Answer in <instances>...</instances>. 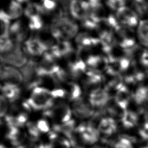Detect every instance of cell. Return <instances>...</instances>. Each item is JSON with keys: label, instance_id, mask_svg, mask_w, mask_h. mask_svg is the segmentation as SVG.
Here are the masks:
<instances>
[{"label": "cell", "instance_id": "6da1fadb", "mask_svg": "<svg viewBox=\"0 0 148 148\" xmlns=\"http://www.w3.org/2000/svg\"><path fill=\"white\" fill-rule=\"evenodd\" d=\"M101 136L95 124L91 122H84L76 126L69 139L72 145L82 148L84 146L96 145Z\"/></svg>", "mask_w": 148, "mask_h": 148}, {"label": "cell", "instance_id": "7a4b0ae2", "mask_svg": "<svg viewBox=\"0 0 148 148\" xmlns=\"http://www.w3.org/2000/svg\"><path fill=\"white\" fill-rule=\"evenodd\" d=\"M114 42L124 49L131 50L138 45L135 29L120 25L116 29Z\"/></svg>", "mask_w": 148, "mask_h": 148}, {"label": "cell", "instance_id": "3957f363", "mask_svg": "<svg viewBox=\"0 0 148 148\" xmlns=\"http://www.w3.org/2000/svg\"><path fill=\"white\" fill-rule=\"evenodd\" d=\"M111 95L106 88L98 87L91 89L87 101L95 110H102L106 108L111 100Z\"/></svg>", "mask_w": 148, "mask_h": 148}, {"label": "cell", "instance_id": "277c9868", "mask_svg": "<svg viewBox=\"0 0 148 148\" xmlns=\"http://www.w3.org/2000/svg\"><path fill=\"white\" fill-rule=\"evenodd\" d=\"M0 60L15 68L23 67L28 62L27 57L24 54L21 46L19 43H16L12 51L0 54Z\"/></svg>", "mask_w": 148, "mask_h": 148}, {"label": "cell", "instance_id": "5b68a950", "mask_svg": "<svg viewBox=\"0 0 148 148\" xmlns=\"http://www.w3.org/2000/svg\"><path fill=\"white\" fill-rule=\"evenodd\" d=\"M114 13L120 25L132 29H135L140 19L135 10L130 6H125Z\"/></svg>", "mask_w": 148, "mask_h": 148}, {"label": "cell", "instance_id": "8992f818", "mask_svg": "<svg viewBox=\"0 0 148 148\" xmlns=\"http://www.w3.org/2000/svg\"><path fill=\"white\" fill-rule=\"evenodd\" d=\"M73 115L79 119H86L92 117L95 114V110L90 105L88 101L80 98L72 102L71 108Z\"/></svg>", "mask_w": 148, "mask_h": 148}, {"label": "cell", "instance_id": "52a82bcc", "mask_svg": "<svg viewBox=\"0 0 148 148\" xmlns=\"http://www.w3.org/2000/svg\"><path fill=\"white\" fill-rule=\"evenodd\" d=\"M52 24L57 25L60 29L64 40L72 38L78 31V25L74 21L65 14L58 20L53 22Z\"/></svg>", "mask_w": 148, "mask_h": 148}, {"label": "cell", "instance_id": "ba28073f", "mask_svg": "<svg viewBox=\"0 0 148 148\" xmlns=\"http://www.w3.org/2000/svg\"><path fill=\"white\" fill-rule=\"evenodd\" d=\"M0 80L3 83L20 86L23 84V78L20 71L12 66H5L0 70Z\"/></svg>", "mask_w": 148, "mask_h": 148}, {"label": "cell", "instance_id": "9c48e42d", "mask_svg": "<svg viewBox=\"0 0 148 148\" xmlns=\"http://www.w3.org/2000/svg\"><path fill=\"white\" fill-rule=\"evenodd\" d=\"M101 135L106 137L114 135L118 130V124L114 117L105 116L102 117L96 125Z\"/></svg>", "mask_w": 148, "mask_h": 148}, {"label": "cell", "instance_id": "30bf717a", "mask_svg": "<svg viewBox=\"0 0 148 148\" xmlns=\"http://www.w3.org/2000/svg\"><path fill=\"white\" fill-rule=\"evenodd\" d=\"M25 53L31 56H39L49 50L46 44L39 38H30L25 42Z\"/></svg>", "mask_w": 148, "mask_h": 148}, {"label": "cell", "instance_id": "8fae6325", "mask_svg": "<svg viewBox=\"0 0 148 148\" xmlns=\"http://www.w3.org/2000/svg\"><path fill=\"white\" fill-rule=\"evenodd\" d=\"M135 31L138 45L148 49V17L140 19Z\"/></svg>", "mask_w": 148, "mask_h": 148}, {"label": "cell", "instance_id": "7c38bea8", "mask_svg": "<svg viewBox=\"0 0 148 148\" xmlns=\"http://www.w3.org/2000/svg\"><path fill=\"white\" fill-rule=\"evenodd\" d=\"M1 95L9 102L16 101L21 94L19 86L9 83H3L1 87Z\"/></svg>", "mask_w": 148, "mask_h": 148}, {"label": "cell", "instance_id": "4fadbf2b", "mask_svg": "<svg viewBox=\"0 0 148 148\" xmlns=\"http://www.w3.org/2000/svg\"><path fill=\"white\" fill-rule=\"evenodd\" d=\"M84 84L86 87L94 86L95 87L101 84L105 79L102 72L92 69H88L86 71Z\"/></svg>", "mask_w": 148, "mask_h": 148}, {"label": "cell", "instance_id": "5bb4252c", "mask_svg": "<svg viewBox=\"0 0 148 148\" xmlns=\"http://www.w3.org/2000/svg\"><path fill=\"white\" fill-rule=\"evenodd\" d=\"M120 119L122 125L124 128L131 129L138 125L139 117L138 113L127 109L123 112Z\"/></svg>", "mask_w": 148, "mask_h": 148}, {"label": "cell", "instance_id": "9a60e30c", "mask_svg": "<svg viewBox=\"0 0 148 148\" xmlns=\"http://www.w3.org/2000/svg\"><path fill=\"white\" fill-rule=\"evenodd\" d=\"M132 99L138 105H144L148 101V87L145 86H138L132 93Z\"/></svg>", "mask_w": 148, "mask_h": 148}, {"label": "cell", "instance_id": "2e32d148", "mask_svg": "<svg viewBox=\"0 0 148 148\" xmlns=\"http://www.w3.org/2000/svg\"><path fill=\"white\" fill-rule=\"evenodd\" d=\"M134 139L123 135L117 137L110 143L112 148H134Z\"/></svg>", "mask_w": 148, "mask_h": 148}, {"label": "cell", "instance_id": "e0dca14e", "mask_svg": "<svg viewBox=\"0 0 148 148\" xmlns=\"http://www.w3.org/2000/svg\"><path fill=\"white\" fill-rule=\"evenodd\" d=\"M14 45L9 37V34L4 33L0 35V53L5 54L10 52L14 48Z\"/></svg>", "mask_w": 148, "mask_h": 148}, {"label": "cell", "instance_id": "ac0fdd59", "mask_svg": "<svg viewBox=\"0 0 148 148\" xmlns=\"http://www.w3.org/2000/svg\"><path fill=\"white\" fill-rule=\"evenodd\" d=\"M103 2L112 12L115 13L120 9L128 6L131 0H104Z\"/></svg>", "mask_w": 148, "mask_h": 148}, {"label": "cell", "instance_id": "d6986e66", "mask_svg": "<svg viewBox=\"0 0 148 148\" xmlns=\"http://www.w3.org/2000/svg\"><path fill=\"white\" fill-rule=\"evenodd\" d=\"M23 12V9L20 3L15 0H12L10 2L8 14L11 19H16L20 17Z\"/></svg>", "mask_w": 148, "mask_h": 148}, {"label": "cell", "instance_id": "ffe728a7", "mask_svg": "<svg viewBox=\"0 0 148 148\" xmlns=\"http://www.w3.org/2000/svg\"><path fill=\"white\" fill-rule=\"evenodd\" d=\"M40 4L36 3H29L24 9V14L29 18L34 15L40 14Z\"/></svg>", "mask_w": 148, "mask_h": 148}, {"label": "cell", "instance_id": "44dd1931", "mask_svg": "<svg viewBox=\"0 0 148 148\" xmlns=\"http://www.w3.org/2000/svg\"><path fill=\"white\" fill-rule=\"evenodd\" d=\"M43 21L39 14L34 15L29 18L28 24L29 28L31 30H38L43 28Z\"/></svg>", "mask_w": 148, "mask_h": 148}, {"label": "cell", "instance_id": "7402d4cb", "mask_svg": "<svg viewBox=\"0 0 148 148\" xmlns=\"http://www.w3.org/2000/svg\"><path fill=\"white\" fill-rule=\"evenodd\" d=\"M23 25L21 21V20H17L13 23L10 27L9 29V35H12L14 36L16 34L20 32L23 29Z\"/></svg>", "mask_w": 148, "mask_h": 148}, {"label": "cell", "instance_id": "603a6c76", "mask_svg": "<svg viewBox=\"0 0 148 148\" xmlns=\"http://www.w3.org/2000/svg\"><path fill=\"white\" fill-rule=\"evenodd\" d=\"M139 135L144 140L148 141V121L144 122L139 128Z\"/></svg>", "mask_w": 148, "mask_h": 148}, {"label": "cell", "instance_id": "cb8c5ba5", "mask_svg": "<svg viewBox=\"0 0 148 148\" xmlns=\"http://www.w3.org/2000/svg\"><path fill=\"white\" fill-rule=\"evenodd\" d=\"M10 17L9 14L3 10H0V22L1 24L6 26L10 27Z\"/></svg>", "mask_w": 148, "mask_h": 148}, {"label": "cell", "instance_id": "d4e9b609", "mask_svg": "<svg viewBox=\"0 0 148 148\" xmlns=\"http://www.w3.org/2000/svg\"><path fill=\"white\" fill-rule=\"evenodd\" d=\"M42 5L50 12L51 10H54L56 8V2L54 0H42Z\"/></svg>", "mask_w": 148, "mask_h": 148}, {"label": "cell", "instance_id": "484cf974", "mask_svg": "<svg viewBox=\"0 0 148 148\" xmlns=\"http://www.w3.org/2000/svg\"><path fill=\"white\" fill-rule=\"evenodd\" d=\"M91 148H107V147H106L105 146H98V145H94V146L91 147Z\"/></svg>", "mask_w": 148, "mask_h": 148}]
</instances>
